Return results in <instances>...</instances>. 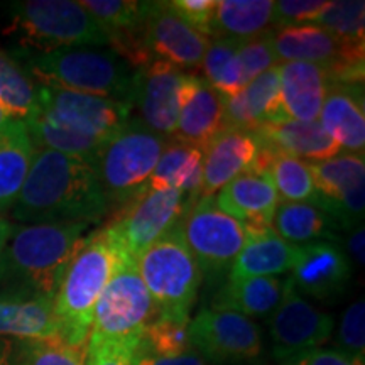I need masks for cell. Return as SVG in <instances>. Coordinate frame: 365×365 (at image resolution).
<instances>
[{
    "instance_id": "6",
    "label": "cell",
    "mask_w": 365,
    "mask_h": 365,
    "mask_svg": "<svg viewBox=\"0 0 365 365\" xmlns=\"http://www.w3.org/2000/svg\"><path fill=\"white\" fill-rule=\"evenodd\" d=\"M117 249V247H115ZM158 317L137 261L117 249V264L97 301L88 341L139 346L144 330Z\"/></svg>"
},
{
    "instance_id": "1",
    "label": "cell",
    "mask_w": 365,
    "mask_h": 365,
    "mask_svg": "<svg viewBox=\"0 0 365 365\" xmlns=\"http://www.w3.org/2000/svg\"><path fill=\"white\" fill-rule=\"evenodd\" d=\"M108 203L93 164L51 149H36L11 215L31 223H98Z\"/></svg>"
},
{
    "instance_id": "14",
    "label": "cell",
    "mask_w": 365,
    "mask_h": 365,
    "mask_svg": "<svg viewBox=\"0 0 365 365\" xmlns=\"http://www.w3.org/2000/svg\"><path fill=\"white\" fill-rule=\"evenodd\" d=\"M333 325L330 314L304 299L287 277L279 304L269 314L274 360L287 365L319 349L330 340Z\"/></svg>"
},
{
    "instance_id": "19",
    "label": "cell",
    "mask_w": 365,
    "mask_h": 365,
    "mask_svg": "<svg viewBox=\"0 0 365 365\" xmlns=\"http://www.w3.org/2000/svg\"><path fill=\"white\" fill-rule=\"evenodd\" d=\"M259 153L254 132L225 127L203 149V181L200 198L215 196L223 186L252 171Z\"/></svg>"
},
{
    "instance_id": "20",
    "label": "cell",
    "mask_w": 365,
    "mask_h": 365,
    "mask_svg": "<svg viewBox=\"0 0 365 365\" xmlns=\"http://www.w3.org/2000/svg\"><path fill=\"white\" fill-rule=\"evenodd\" d=\"M217 207L250 232L272 228L279 196L267 173L247 171L218 191Z\"/></svg>"
},
{
    "instance_id": "38",
    "label": "cell",
    "mask_w": 365,
    "mask_h": 365,
    "mask_svg": "<svg viewBox=\"0 0 365 365\" xmlns=\"http://www.w3.org/2000/svg\"><path fill=\"white\" fill-rule=\"evenodd\" d=\"M86 345H70L59 336L14 340V355L16 365H86Z\"/></svg>"
},
{
    "instance_id": "42",
    "label": "cell",
    "mask_w": 365,
    "mask_h": 365,
    "mask_svg": "<svg viewBox=\"0 0 365 365\" xmlns=\"http://www.w3.org/2000/svg\"><path fill=\"white\" fill-rule=\"evenodd\" d=\"M323 0H277L272 2V29L308 26L325 11Z\"/></svg>"
},
{
    "instance_id": "50",
    "label": "cell",
    "mask_w": 365,
    "mask_h": 365,
    "mask_svg": "<svg viewBox=\"0 0 365 365\" xmlns=\"http://www.w3.org/2000/svg\"><path fill=\"white\" fill-rule=\"evenodd\" d=\"M11 120H12V118L9 117V113H7L6 110H4L2 107H0V129H2L4 125H7Z\"/></svg>"
},
{
    "instance_id": "28",
    "label": "cell",
    "mask_w": 365,
    "mask_h": 365,
    "mask_svg": "<svg viewBox=\"0 0 365 365\" xmlns=\"http://www.w3.org/2000/svg\"><path fill=\"white\" fill-rule=\"evenodd\" d=\"M34 143L22 120L0 129V212L11 210L34 159Z\"/></svg>"
},
{
    "instance_id": "27",
    "label": "cell",
    "mask_w": 365,
    "mask_h": 365,
    "mask_svg": "<svg viewBox=\"0 0 365 365\" xmlns=\"http://www.w3.org/2000/svg\"><path fill=\"white\" fill-rule=\"evenodd\" d=\"M254 171L267 173L279 202L308 203L318 207V193L307 161L259 143Z\"/></svg>"
},
{
    "instance_id": "36",
    "label": "cell",
    "mask_w": 365,
    "mask_h": 365,
    "mask_svg": "<svg viewBox=\"0 0 365 365\" xmlns=\"http://www.w3.org/2000/svg\"><path fill=\"white\" fill-rule=\"evenodd\" d=\"M202 68L205 80L223 98L234 97L244 88L239 61V43L232 39H212L205 53Z\"/></svg>"
},
{
    "instance_id": "41",
    "label": "cell",
    "mask_w": 365,
    "mask_h": 365,
    "mask_svg": "<svg viewBox=\"0 0 365 365\" xmlns=\"http://www.w3.org/2000/svg\"><path fill=\"white\" fill-rule=\"evenodd\" d=\"M239 61L244 85L257 78L271 68L277 66L276 54L271 43V31L257 38L239 43Z\"/></svg>"
},
{
    "instance_id": "23",
    "label": "cell",
    "mask_w": 365,
    "mask_h": 365,
    "mask_svg": "<svg viewBox=\"0 0 365 365\" xmlns=\"http://www.w3.org/2000/svg\"><path fill=\"white\" fill-rule=\"evenodd\" d=\"M225 127L255 130L267 122L284 118L281 107L279 68L274 66L249 81L234 97L223 98Z\"/></svg>"
},
{
    "instance_id": "9",
    "label": "cell",
    "mask_w": 365,
    "mask_h": 365,
    "mask_svg": "<svg viewBox=\"0 0 365 365\" xmlns=\"http://www.w3.org/2000/svg\"><path fill=\"white\" fill-rule=\"evenodd\" d=\"M191 205L193 202L180 190L145 185L115 208L105 230L118 250L137 261L154 242L182 220Z\"/></svg>"
},
{
    "instance_id": "32",
    "label": "cell",
    "mask_w": 365,
    "mask_h": 365,
    "mask_svg": "<svg viewBox=\"0 0 365 365\" xmlns=\"http://www.w3.org/2000/svg\"><path fill=\"white\" fill-rule=\"evenodd\" d=\"M272 31L271 0H217L212 39L245 43Z\"/></svg>"
},
{
    "instance_id": "48",
    "label": "cell",
    "mask_w": 365,
    "mask_h": 365,
    "mask_svg": "<svg viewBox=\"0 0 365 365\" xmlns=\"http://www.w3.org/2000/svg\"><path fill=\"white\" fill-rule=\"evenodd\" d=\"M0 365H16L14 340L0 339Z\"/></svg>"
},
{
    "instance_id": "8",
    "label": "cell",
    "mask_w": 365,
    "mask_h": 365,
    "mask_svg": "<svg viewBox=\"0 0 365 365\" xmlns=\"http://www.w3.org/2000/svg\"><path fill=\"white\" fill-rule=\"evenodd\" d=\"M158 314L190 318L203 274L182 239L180 223L137 259Z\"/></svg>"
},
{
    "instance_id": "45",
    "label": "cell",
    "mask_w": 365,
    "mask_h": 365,
    "mask_svg": "<svg viewBox=\"0 0 365 365\" xmlns=\"http://www.w3.org/2000/svg\"><path fill=\"white\" fill-rule=\"evenodd\" d=\"M134 365H207L195 350L180 355V357H154L137 349L134 355Z\"/></svg>"
},
{
    "instance_id": "4",
    "label": "cell",
    "mask_w": 365,
    "mask_h": 365,
    "mask_svg": "<svg viewBox=\"0 0 365 365\" xmlns=\"http://www.w3.org/2000/svg\"><path fill=\"white\" fill-rule=\"evenodd\" d=\"M117 264V249L105 227L80 240L53 299L58 336L70 345H86L97 301Z\"/></svg>"
},
{
    "instance_id": "31",
    "label": "cell",
    "mask_w": 365,
    "mask_h": 365,
    "mask_svg": "<svg viewBox=\"0 0 365 365\" xmlns=\"http://www.w3.org/2000/svg\"><path fill=\"white\" fill-rule=\"evenodd\" d=\"M286 279L244 277L227 279L212 301V309L234 312L242 317H269L279 304Z\"/></svg>"
},
{
    "instance_id": "49",
    "label": "cell",
    "mask_w": 365,
    "mask_h": 365,
    "mask_svg": "<svg viewBox=\"0 0 365 365\" xmlns=\"http://www.w3.org/2000/svg\"><path fill=\"white\" fill-rule=\"evenodd\" d=\"M11 230H12L11 223H9L6 218L0 215V255H2L4 247H6L9 235H11Z\"/></svg>"
},
{
    "instance_id": "16",
    "label": "cell",
    "mask_w": 365,
    "mask_h": 365,
    "mask_svg": "<svg viewBox=\"0 0 365 365\" xmlns=\"http://www.w3.org/2000/svg\"><path fill=\"white\" fill-rule=\"evenodd\" d=\"M190 76L163 61L137 68L129 97L130 108L139 113L135 120L159 135L171 137Z\"/></svg>"
},
{
    "instance_id": "29",
    "label": "cell",
    "mask_w": 365,
    "mask_h": 365,
    "mask_svg": "<svg viewBox=\"0 0 365 365\" xmlns=\"http://www.w3.org/2000/svg\"><path fill=\"white\" fill-rule=\"evenodd\" d=\"M202 181L203 150L176 139H168L148 186L180 190L195 203L202 195Z\"/></svg>"
},
{
    "instance_id": "21",
    "label": "cell",
    "mask_w": 365,
    "mask_h": 365,
    "mask_svg": "<svg viewBox=\"0 0 365 365\" xmlns=\"http://www.w3.org/2000/svg\"><path fill=\"white\" fill-rule=\"evenodd\" d=\"M318 122L340 150L364 154L365 112L362 83L328 81Z\"/></svg>"
},
{
    "instance_id": "37",
    "label": "cell",
    "mask_w": 365,
    "mask_h": 365,
    "mask_svg": "<svg viewBox=\"0 0 365 365\" xmlns=\"http://www.w3.org/2000/svg\"><path fill=\"white\" fill-rule=\"evenodd\" d=\"M137 349L154 357H180L191 352L190 318L158 314L144 330Z\"/></svg>"
},
{
    "instance_id": "44",
    "label": "cell",
    "mask_w": 365,
    "mask_h": 365,
    "mask_svg": "<svg viewBox=\"0 0 365 365\" xmlns=\"http://www.w3.org/2000/svg\"><path fill=\"white\" fill-rule=\"evenodd\" d=\"M135 346L107 341H88L86 365H134Z\"/></svg>"
},
{
    "instance_id": "30",
    "label": "cell",
    "mask_w": 365,
    "mask_h": 365,
    "mask_svg": "<svg viewBox=\"0 0 365 365\" xmlns=\"http://www.w3.org/2000/svg\"><path fill=\"white\" fill-rule=\"evenodd\" d=\"M58 336L53 301L0 296V339L44 340Z\"/></svg>"
},
{
    "instance_id": "2",
    "label": "cell",
    "mask_w": 365,
    "mask_h": 365,
    "mask_svg": "<svg viewBox=\"0 0 365 365\" xmlns=\"http://www.w3.org/2000/svg\"><path fill=\"white\" fill-rule=\"evenodd\" d=\"M90 223L12 225L0 255V296L54 299Z\"/></svg>"
},
{
    "instance_id": "51",
    "label": "cell",
    "mask_w": 365,
    "mask_h": 365,
    "mask_svg": "<svg viewBox=\"0 0 365 365\" xmlns=\"http://www.w3.org/2000/svg\"><path fill=\"white\" fill-rule=\"evenodd\" d=\"M287 365H294V364H287Z\"/></svg>"
},
{
    "instance_id": "24",
    "label": "cell",
    "mask_w": 365,
    "mask_h": 365,
    "mask_svg": "<svg viewBox=\"0 0 365 365\" xmlns=\"http://www.w3.org/2000/svg\"><path fill=\"white\" fill-rule=\"evenodd\" d=\"M252 132L259 143L301 161H325L340 154L339 144L327 134L318 120L301 122L284 117L262 124Z\"/></svg>"
},
{
    "instance_id": "18",
    "label": "cell",
    "mask_w": 365,
    "mask_h": 365,
    "mask_svg": "<svg viewBox=\"0 0 365 365\" xmlns=\"http://www.w3.org/2000/svg\"><path fill=\"white\" fill-rule=\"evenodd\" d=\"M291 282L298 293L314 299H330L344 293L352 277L350 259L339 245L317 240L298 245Z\"/></svg>"
},
{
    "instance_id": "35",
    "label": "cell",
    "mask_w": 365,
    "mask_h": 365,
    "mask_svg": "<svg viewBox=\"0 0 365 365\" xmlns=\"http://www.w3.org/2000/svg\"><path fill=\"white\" fill-rule=\"evenodd\" d=\"M24 124L36 149H51L56 153L66 154V156L78 158L90 164H95L98 153L107 143V140L68 130L65 127L54 124L41 112H36L33 117L27 118Z\"/></svg>"
},
{
    "instance_id": "11",
    "label": "cell",
    "mask_w": 365,
    "mask_h": 365,
    "mask_svg": "<svg viewBox=\"0 0 365 365\" xmlns=\"http://www.w3.org/2000/svg\"><path fill=\"white\" fill-rule=\"evenodd\" d=\"M182 239L202 274L220 276L247 244V228L217 207L215 196L198 198L180 222Z\"/></svg>"
},
{
    "instance_id": "40",
    "label": "cell",
    "mask_w": 365,
    "mask_h": 365,
    "mask_svg": "<svg viewBox=\"0 0 365 365\" xmlns=\"http://www.w3.org/2000/svg\"><path fill=\"white\" fill-rule=\"evenodd\" d=\"M339 352L349 357L354 364L365 362V303L360 298L350 304L341 314V322L336 335Z\"/></svg>"
},
{
    "instance_id": "22",
    "label": "cell",
    "mask_w": 365,
    "mask_h": 365,
    "mask_svg": "<svg viewBox=\"0 0 365 365\" xmlns=\"http://www.w3.org/2000/svg\"><path fill=\"white\" fill-rule=\"evenodd\" d=\"M223 129V97L202 76L191 75L171 139L203 150Z\"/></svg>"
},
{
    "instance_id": "43",
    "label": "cell",
    "mask_w": 365,
    "mask_h": 365,
    "mask_svg": "<svg viewBox=\"0 0 365 365\" xmlns=\"http://www.w3.org/2000/svg\"><path fill=\"white\" fill-rule=\"evenodd\" d=\"M217 0H173L171 6L182 21L212 41V22Z\"/></svg>"
},
{
    "instance_id": "25",
    "label": "cell",
    "mask_w": 365,
    "mask_h": 365,
    "mask_svg": "<svg viewBox=\"0 0 365 365\" xmlns=\"http://www.w3.org/2000/svg\"><path fill=\"white\" fill-rule=\"evenodd\" d=\"M277 68L284 117L301 122L318 120L330 81L325 68L312 63H281Z\"/></svg>"
},
{
    "instance_id": "46",
    "label": "cell",
    "mask_w": 365,
    "mask_h": 365,
    "mask_svg": "<svg viewBox=\"0 0 365 365\" xmlns=\"http://www.w3.org/2000/svg\"><path fill=\"white\" fill-rule=\"evenodd\" d=\"M294 365H357L354 364L349 357L340 354L339 350H327L317 349L309 352L298 360H294Z\"/></svg>"
},
{
    "instance_id": "26",
    "label": "cell",
    "mask_w": 365,
    "mask_h": 365,
    "mask_svg": "<svg viewBox=\"0 0 365 365\" xmlns=\"http://www.w3.org/2000/svg\"><path fill=\"white\" fill-rule=\"evenodd\" d=\"M247 244L232 264L227 279L244 277H276L294 266L298 245L282 240L272 228L250 232Z\"/></svg>"
},
{
    "instance_id": "13",
    "label": "cell",
    "mask_w": 365,
    "mask_h": 365,
    "mask_svg": "<svg viewBox=\"0 0 365 365\" xmlns=\"http://www.w3.org/2000/svg\"><path fill=\"white\" fill-rule=\"evenodd\" d=\"M38 112L78 134L108 140L130 120L129 103L38 83Z\"/></svg>"
},
{
    "instance_id": "12",
    "label": "cell",
    "mask_w": 365,
    "mask_h": 365,
    "mask_svg": "<svg viewBox=\"0 0 365 365\" xmlns=\"http://www.w3.org/2000/svg\"><path fill=\"white\" fill-rule=\"evenodd\" d=\"M271 43L277 65L312 63L325 68L331 81H364V46L345 43L322 27L308 24L272 29Z\"/></svg>"
},
{
    "instance_id": "47",
    "label": "cell",
    "mask_w": 365,
    "mask_h": 365,
    "mask_svg": "<svg viewBox=\"0 0 365 365\" xmlns=\"http://www.w3.org/2000/svg\"><path fill=\"white\" fill-rule=\"evenodd\" d=\"M346 249H349V255L357 266H364L365 264V228L364 223H359L350 230V235L346 237Z\"/></svg>"
},
{
    "instance_id": "5",
    "label": "cell",
    "mask_w": 365,
    "mask_h": 365,
    "mask_svg": "<svg viewBox=\"0 0 365 365\" xmlns=\"http://www.w3.org/2000/svg\"><path fill=\"white\" fill-rule=\"evenodd\" d=\"M11 33L21 51L46 53L76 46H107L108 36L73 0H22L9 4Z\"/></svg>"
},
{
    "instance_id": "7",
    "label": "cell",
    "mask_w": 365,
    "mask_h": 365,
    "mask_svg": "<svg viewBox=\"0 0 365 365\" xmlns=\"http://www.w3.org/2000/svg\"><path fill=\"white\" fill-rule=\"evenodd\" d=\"M168 139L130 118L103 144L93 168L108 208H118L148 185Z\"/></svg>"
},
{
    "instance_id": "34",
    "label": "cell",
    "mask_w": 365,
    "mask_h": 365,
    "mask_svg": "<svg viewBox=\"0 0 365 365\" xmlns=\"http://www.w3.org/2000/svg\"><path fill=\"white\" fill-rule=\"evenodd\" d=\"M0 107L12 120L26 122L38 112V83L12 53L0 49Z\"/></svg>"
},
{
    "instance_id": "10",
    "label": "cell",
    "mask_w": 365,
    "mask_h": 365,
    "mask_svg": "<svg viewBox=\"0 0 365 365\" xmlns=\"http://www.w3.org/2000/svg\"><path fill=\"white\" fill-rule=\"evenodd\" d=\"M190 341L205 362L266 365L262 331L254 319L234 312L203 308L190 319Z\"/></svg>"
},
{
    "instance_id": "17",
    "label": "cell",
    "mask_w": 365,
    "mask_h": 365,
    "mask_svg": "<svg viewBox=\"0 0 365 365\" xmlns=\"http://www.w3.org/2000/svg\"><path fill=\"white\" fill-rule=\"evenodd\" d=\"M144 44L153 61L180 68H200L210 39L195 31L171 2H150L144 22Z\"/></svg>"
},
{
    "instance_id": "33",
    "label": "cell",
    "mask_w": 365,
    "mask_h": 365,
    "mask_svg": "<svg viewBox=\"0 0 365 365\" xmlns=\"http://www.w3.org/2000/svg\"><path fill=\"white\" fill-rule=\"evenodd\" d=\"M339 227L322 208L308 203L279 202L272 218V230L289 244H309L314 239H335Z\"/></svg>"
},
{
    "instance_id": "3",
    "label": "cell",
    "mask_w": 365,
    "mask_h": 365,
    "mask_svg": "<svg viewBox=\"0 0 365 365\" xmlns=\"http://www.w3.org/2000/svg\"><path fill=\"white\" fill-rule=\"evenodd\" d=\"M12 54L36 83L129 103L135 70L112 48L76 46L46 53L19 49Z\"/></svg>"
},
{
    "instance_id": "15",
    "label": "cell",
    "mask_w": 365,
    "mask_h": 365,
    "mask_svg": "<svg viewBox=\"0 0 365 365\" xmlns=\"http://www.w3.org/2000/svg\"><path fill=\"white\" fill-rule=\"evenodd\" d=\"M308 166L318 193V208L327 212L345 230L364 223V154H336L325 161L308 163Z\"/></svg>"
},
{
    "instance_id": "39",
    "label": "cell",
    "mask_w": 365,
    "mask_h": 365,
    "mask_svg": "<svg viewBox=\"0 0 365 365\" xmlns=\"http://www.w3.org/2000/svg\"><path fill=\"white\" fill-rule=\"evenodd\" d=\"M364 14L365 2L362 0H336V2H328L325 11L319 14L313 24L345 43L364 46Z\"/></svg>"
}]
</instances>
